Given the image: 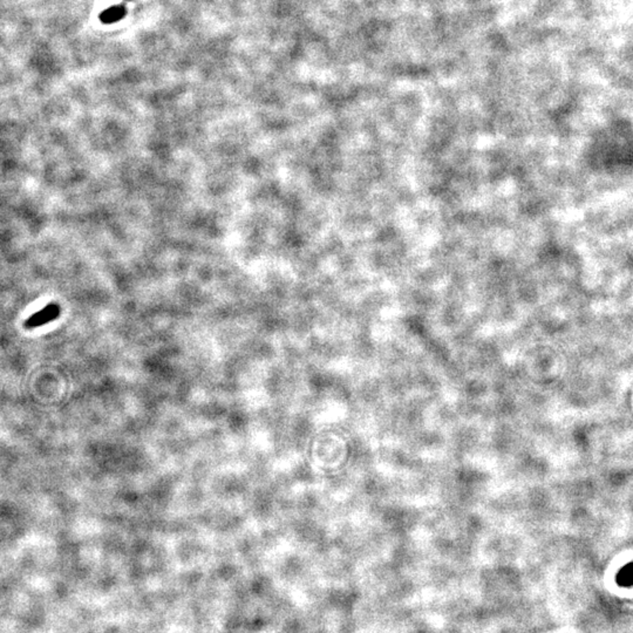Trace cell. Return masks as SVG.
<instances>
[{"instance_id": "cell-2", "label": "cell", "mask_w": 633, "mask_h": 633, "mask_svg": "<svg viewBox=\"0 0 633 633\" xmlns=\"http://www.w3.org/2000/svg\"><path fill=\"white\" fill-rule=\"evenodd\" d=\"M127 9L123 5H115L110 6L108 9L103 10L99 14V20L105 25H111V24L119 22L126 17Z\"/></svg>"}, {"instance_id": "cell-1", "label": "cell", "mask_w": 633, "mask_h": 633, "mask_svg": "<svg viewBox=\"0 0 633 633\" xmlns=\"http://www.w3.org/2000/svg\"><path fill=\"white\" fill-rule=\"evenodd\" d=\"M60 314V307L57 304H48L41 310L38 311L37 313L29 316V319L25 322L26 328H37L39 326L46 325V324L53 322Z\"/></svg>"}, {"instance_id": "cell-3", "label": "cell", "mask_w": 633, "mask_h": 633, "mask_svg": "<svg viewBox=\"0 0 633 633\" xmlns=\"http://www.w3.org/2000/svg\"><path fill=\"white\" fill-rule=\"evenodd\" d=\"M127 2H131V0H127Z\"/></svg>"}]
</instances>
